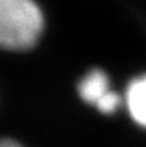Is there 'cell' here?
Listing matches in <instances>:
<instances>
[{
  "label": "cell",
  "mask_w": 146,
  "mask_h": 147,
  "mask_svg": "<svg viewBox=\"0 0 146 147\" xmlns=\"http://www.w3.org/2000/svg\"><path fill=\"white\" fill-rule=\"evenodd\" d=\"M45 30V15L36 0H0V49H31Z\"/></svg>",
  "instance_id": "obj_1"
},
{
  "label": "cell",
  "mask_w": 146,
  "mask_h": 147,
  "mask_svg": "<svg viewBox=\"0 0 146 147\" xmlns=\"http://www.w3.org/2000/svg\"><path fill=\"white\" fill-rule=\"evenodd\" d=\"M78 94L84 102L103 115H113L124 104L122 97L110 86L109 76L100 68H92L79 80Z\"/></svg>",
  "instance_id": "obj_2"
},
{
  "label": "cell",
  "mask_w": 146,
  "mask_h": 147,
  "mask_svg": "<svg viewBox=\"0 0 146 147\" xmlns=\"http://www.w3.org/2000/svg\"><path fill=\"white\" fill-rule=\"evenodd\" d=\"M122 100L133 122L146 129V73L133 77L127 83Z\"/></svg>",
  "instance_id": "obj_3"
},
{
  "label": "cell",
  "mask_w": 146,
  "mask_h": 147,
  "mask_svg": "<svg viewBox=\"0 0 146 147\" xmlns=\"http://www.w3.org/2000/svg\"><path fill=\"white\" fill-rule=\"evenodd\" d=\"M0 147H22L14 140H0Z\"/></svg>",
  "instance_id": "obj_4"
}]
</instances>
